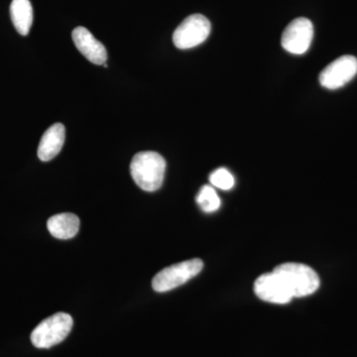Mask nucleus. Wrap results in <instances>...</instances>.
<instances>
[{
  "mask_svg": "<svg viewBox=\"0 0 357 357\" xmlns=\"http://www.w3.org/2000/svg\"><path fill=\"white\" fill-rule=\"evenodd\" d=\"M165 172V159L157 152H139L131 161V176L136 185L143 191L155 192L159 190L163 184Z\"/></svg>",
  "mask_w": 357,
  "mask_h": 357,
  "instance_id": "nucleus-1",
  "label": "nucleus"
},
{
  "mask_svg": "<svg viewBox=\"0 0 357 357\" xmlns=\"http://www.w3.org/2000/svg\"><path fill=\"white\" fill-rule=\"evenodd\" d=\"M273 271L280 275L293 298L312 295L319 287V275L307 265L301 263H284L275 268Z\"/></svg>",
  "mask_w": 357,
  "mask_h": 357,
  "instance_id": "nucleus-2",
  "label": "nucleus"
},
{
  "mask_svg": "<svg viewBox=\"0 0 357 357\" xmlns=\"http://www.w3.org/2000/svg\"><path fill=\"white\" fill-rule=\"evenodd\" d=\"M73 324L72 317L66 312H57L45 319L31 333L33 345L37 349H50L60 344L69 335Z\"/></svg>",
  "mask_w": 357,
  "mask_h": 357,
  "instance_id": "nucleus-3",
  "label": "nucleus"
},
{
  "mask_svg": "<svg viewBox=\"0 0 357 357\" xmlns=\"http://www.w3.org/2000/svg\"><path fill=\"white\" fill-rule=\"evenodd\" d=\"M203 267V261L198 258L177 263L155 275L152 287L158 293L168 292L191 280L202 271Z\"/></svg>",
  "mask_w": 357,
  "mask_h": 357,
  "instance_id": "nucleus-4",
  "label": "nucleus"
},
{
  "mask_svg": "<svg viewBox=\"0 0 357 357\" xmlns=\"http://www.w3.org/2000/svg\"><path fill=\"white\" fill-rule=\"evenodd\" d=\"M210 20L202 14H192L185 18L173 34V42L181 50L194 48L203 44L210 36Z\"/></svg>",
  "mask_w": 357,
  "mask_h": 357,
  "instance_id": "nucleus-5",
  "label": "nucleus"
},
{
  "mask_svg": "<svg viewBox=\"0 0 357 357\" xmlns=\"http://www.w3.org/2000/svg\"><path fill=\"white\" fill-rule=\"evenodd\" d=\"M314 37V26L307 18L293 20L282 35V47L295 55H303L309 50Z\"/></svg>",
  "mask_w": 357,
  "mask_h": 357,
  "instance_id": "nucleus-6",
  "label": "nucleus"
},
{
  "mask_svg": "<svg viewBox=\"0 0 357 357\" xmlns=\"http://www.w3.org/2000/svg\"><path fill=\"white\" fill-rule=\"evenodd\" d=\"M357 59L351 55H344L331 63L319 75V83L324 88L337 89L356 76Z\"/></svg>",
  "mask_w": 357,
  "mask_h": 357,
  "instance_id": "nucleus-7",
  "label": "nucleus"
},
{
  "mask_svg": "<svg viewBox=\"0 0 357 357\" xmlns=\"http://www.w3.org/2000/svg\"><path fill=\"white\" fill-rule=\"evenodd\" d=\"M255 292L259 299L273 304H287L293 299L292 294L280 275L272 271L256 279Z\"/></svg>",
  "mask_w": 357,
  "mask_h": 357,
  "instance_id": "nucleus-8",
  "label": "nucleus"
},
{
  "mask_svg": "<svg viewBox=\"0 0 357 357\" xmlns=\"http://www.w3.org/2000/svg\"><path fill=\"white\" fill-rule=\"evenodd\" d=\"M72 37L77 50L81 52L89 62L95 65H105L107 63V49L86 28H75Z\"/></svg>",
  "mask_w": 357,
  "mask_h": 357,
  "instance_id": "nucleus-9",
  "label": "nucleus"
},
{
  "mask_svg": "<svg viewBox=\"0 0 357 357\" xmlns=\"http://www.w3.org/2000/svg\"><path fill=\"white\" fill-rule=\"evenodd\" d=\"M66 129L62 123L50 126L42 136L38 146V157L41 161L48 162L55 158L65 142Z\"/></svg>",
  "mask_w": 357,
  "mask_h": 357,
  "instance_id": "nucleus-10",
  "label": "nucleus"
},
{
  "mask_svg": "<svg viewBox=\"0 0 357 357\" xmlns=\"http://www.w3.org/2000/svg\"><path fill=\"white\" fill-rule=\"evenodd\" d=\"M47 227L55 238H73L79 232V218L74 213H59L49 218Z\"/></svg>",
  "mask_w": 357,
  "mask_h": 357,
  "instance_id": "nucleus-11",
  "label": "nucleus"
},
{
  "mask_svg": "<svg viewBox=\"0 0 357 357\" xmlns=\"http://www.w3.org/2000/svg\"><path fill=\"white\" fill-rule=\"evenodd\" d=\"M11 20L22 36L29 34L33 23V8L29 0H13L10 6Z\"/></svg>",
  "mask_w": 357,
  "mask_h": 357,
  "instance_id": "nucleus-12",
  "label": "nucleus"
},
{
  "mask_svg": "<svg viewBox=\"0 0 357 357\" xmlns=\"http://www.w3.org/2000/svg\"><path fill=\"white\" fill-rule=\"evenodd\" d=\"M197 204L204 213H215L220 208V199L215 188L210 185H204L197 196Z\"/></svg>",
  "mask_w": 357,
  "mask_h": 357,
  "instance_id": "nucleus-13",
  "label": "nucleus"
},
{
  "mask_svg": "<svg viewBox=\"0 0 357 357\" xmlns=\"http://www.w3.org/2000/svg\"><path fill=\"white\" fill-rule=\"evenodd\" d=\"M210 182L211 185L218 189L229 191L234 188V178L227 169L218 168L211 174Z\"/></svg>",
  "mask_w": 357,
  "mask_h": 357,
  "instance_id": "nucleus-14",
  "label": "nucleus"
}]
</instances>
